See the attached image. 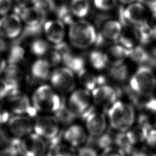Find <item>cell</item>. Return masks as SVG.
Instances as JSON below:
<instances>
[{
    "mask_svg": "<svg viewBox=\"0 0 156 156\" xmlns=\"http://www.w3.org/2000/svg\"><path fill=\"white\" fill-rule=\"evenodd\" d=\"M122 30V26L119 21L110 20L103 23L99 34L105 40L117 41Z\"/></svg>",
    "mask_w": 156,
    "mask_h": 156,
    "instance_id": "cell-18",
    "label": "cell"
},
{
    "mask_svg": "<svg viewBox=\"0 0 156 156\" xmlns=\"http://www.w3.org/2000/svg\"><path fill=\"white\" fill-rule=\"evenodd\" d=\"M77 156H99L96 150L92 146L85 145L77 151Z\"/></svg>",
    "mask_w": 156,
    "mask_h": 156,
    "instance_id": "cell-41",
    "label": "cell"
},
{
    "mask_svg": "<svg viewBox=\"0 0 156 156\" xmlns=\"http://www.w3.org/2000/svg\"><path fill=\"white\" fill-rule=\"evenodd\" d=\"M22 20L16 13L7 14L0 18V36L4 38L13 39L22 31Z\"/></svg>",
    "mask_w": 156,
    "mask_h": 156,
    "instance_id": "cell-14",
    "label": "cell"
},
{
    "mask_svg": "<svg viewBox=\"0 0 156 156\" xmlns=\"http://www.w3.org/2000/svg\"><path fill=\"white\" fill-rule=\"evenodd\" d=\"M50 68L51 66L45 59H38L31 67V74L37 80H46L50 76Z\"/></svg>",
    "mask_w": 156,
    "mask_h": 156,
    "instance_id": "cell-23",
    "label": "cell"
},
{
    "mask_svg": "<svg viewBox=\"0 0 156 156\" xmlns=\"http://www.w3.org/2000/svg\"><path fill=\"white\" fill-rule=\"evenodd\" d=\"M62 137L68 144L74 147L86 144L88 138L85 129L78 124L70 125L63 132Z\"/></svg>",
    "mask_w": 156,
    "mask_h": 156,
    "instance_id": "cell-16",
    "label": "cell"
},
{
    "mask_svg": "<svg viewBox=\"0 0 156 156\" xmlns=\"http://www.w3.org/2000/svg\"><path fill=\"white\" fill-rule=\"evenodd\" d=\"M6 99L9 110L14 115H27L32 118L38 113L28 96L19 89L13 91Z\"/></svg>",
    "mask_w": 156,
    "mask_h": 156,
    "instance_id": "cell-7",
    "label": "cell"
},
{
    "mask_svg": "<svg viewBox=\"0 0 156 156\" xmlns=\"http://www.w3.org/2000/svg\"><path fill=\"white\" fill-rule=\"evenodd\" d=\"M121 92L118 88L104 84L96 87L91 91V96L93 101L96 105L108 108L118 100L119 97L121 95Z\"/></svg>",
    "mask_w": 156,
    "mask_h": 156,
    "instance_id": "cell-13",
    "label": "cell"
},
{
    "mask_svg": "<svg viewBox=\"0 0 156 156\" xmlns=\"http://www.w3.org/2000/svg\"><path fill=\"white\" fill-rule=\"evenodd\" d=\"M43 30L48 40L56 44L63 41L65 29V24L58 20H48L43 24Z\"/></svg>",
    "mask_w": 156,
    "mask_h": 156,
    "instance_id": "cell-17",
    "label": "cell"
},
{
    "mask_svg": "<svg viewBox=\"0 0 156 156\" xmlns=\"http://www.w3.org/2000/svg\"><path fill=\"white\" fill-rule=\"evenodd\" d=\"M146 4L153 18L156 19V0H147Z\"/></svg>",
    "mask_w": 156,
    "mask_h": 156,
    "instance_id": "cell-46",
    "label": "cell"
},
{
    "mask_svg": "<svg viewBox=\"0 0 156 156\" xmlns=\"http://www.w3.org/2000/svg\"><path fill=\"white\" fill-rule=\"evenodd\" d=\"M65 99L56 93L48 85L38 87L33 93L32 104L37 112L54 113Z\"/></svg>",
    "mask_w": 156,
    "mask_h": 156,
    "instance_id": "cell-2",
    "label": "cell"
},
{
    "mask_svg": "<svg viewBox=\"0 0 156 156\" xmlns=\"http://www.w3.org/2000/svg\"><path fill=\"white\" fill-rule=\"evenodd\" d=\"M55 13L57 20L60 21L64 24L71 25L74 21L73 19V14L72 13L69 7L65 5H62L55 9Z\"/></svg>",
    "mask_w": 156,
    "mask_h": 156,
    "instance_id": "cell-32",
    "label": "cell"
},
{
    "mask_svg": "<svg viewBox=\"0 0 156 156\" xmlns=\"http://www.w3.org/2000/svg\"><path fill=\"white\" fill-rule=\"evenodd\" d=\"M107 110L108 123L115 130L126 132L135 122V112L132 104L118 100Z\"/></svg>",
    "mask_w": 156,
    "mask_h": 156,
    "instance_id": "cell-1",
    "label": "cell"
},
{
    "mask_svg": "<svg viewBox=\"0 0 156 156\" xmlns=\"http://www.w3.org/2000/svg\"><path fill=\"white\" fill-rule=\"evenodd\" d=\"M128 74V68L123 63L116 65H112L109 69V76L116 82L125 81L127 78Z\"/></svg>",
    "mask_w": 156,
    "mask_h": 156,
    "instance_id": "cell-30",
    "label": "cell"
},
{
    "mask_svg": "<svg viewBox=\"0 0 156 156\" xmlns=\"http://www.w3.org/2000/svg\"><path fill=\"white\" fill-rule=\"evenodd\" d=\"M146 11L140 2H133L126 8H121L119 10V19L122 26H135L136 27L146 21Z\"/></svg>",
    "mask_w": 156,
    "mask_h": 156,
    "instance_id": "cell-8",
    "label": "cell"
},
{
    "mask_svg": "<svg viewBox=\"0 0 156 156\" xmlns=\"http://www.w3.org/2000/svg\"><path fill=\"white\" fill-rule=\"evenodd\" d=\"M18 89V85L6 79H0V101L6 99L13 91Z\"/></svg>",
    "mask_w": 156,
    "mask_h": 156,
    "instance_id": "cell-34",
    "label": "cell"
},
{
    "mask_svg": "<svg viewBox=\"0 0 156 156\" xmlns=\"http://www.w3.org/2000/svg\"><path fill=\"white\" fill-rule=\"evenodd\" d=\"M151 56L152 59V65L156 67V49H154Z\"/></svg>",
    "mask_w": 156,
    "mask_h": 156,
    "instance_id": "cell-51",
    "label": "cell"
},
{
    "mask_svg": "<svg viewBox=\"0 0 156 156\" xmlns=\"http://www.w3.org/2000/svg\"><path fill=\"white\" fill-rule=\"evenodd\" d=\"M129 57L136 63L143 65H152L151 55L141 46H136L130 49Z\"/></svg>",
    "mask_w": 156,
    "mask_h": 156,
    "instance_id": "cell-24",
    "label": "cell"
},
{
    "mask_svg": "<svg viewBox=\"0 0 156 156\" xmlns=\"http://www.w3.org/2000/svg\"><path fill=\"white\" fill-rule=\"evenodd\" d=\"M33 126L31 118L23 115L11 116L7 122L8 129L12 135L21 139L32 133Z\"/></svg>",
    "mask_w": 156,
    "mask_h": 156,
    "instance_id": "cell-15",
    "label": "cell"
},
{
    "mask_svg": "<svg viewBox=\"0 0 156 156\" xmlns=\"http://www.w3.org/2000/svg\"><path fill=\"white\" fill-rule=\"evenodd\" d=\"M69 9L74 16L84 18L89 13L90 3L88 0H71Z\"/></svg>",
    "mask_w": 156,
    "mask_h": 156,
    "instance_id": "cell-27",
    "label": "cell"
},
{
    "mask_svg": "<svg viewBox=\"0 0 156 156\" xmlns=\"http://www.w3.org/2000/svg\"><path fill=\"white\" fill-rule=\"evenodd\" d=\"M138 41L139 38L136 29L133 28L131 25H127L124 26V29H122L117 41L124 48L131 49L136 46Z\"/></svg>",
    "mask_w": 156,
    "mask_h": 156,
    "instance_id": "cell-21",
    "label": "cell"
},
{
    "mask_svg": "<svg viewBox=\"0 0 156 156\" xmlns=\"http://www.w3.org/2000/svg\"><path fill=\"white\" fill-rule=\"evenodd\" d=\"M21 139L9 137L0 147V156H21Z\"/></svg>",
    "mask_w": 156,
    "mask_h": 156,
    "instance_id": "cell-22",
    "label": "cell"
},
{
    "mask_svg": "<svg viewBox=\"0 0 156 156\" xmlns=\"http://www.w3.org/2000/svg\"><path fill=\"white\" fill-rule=\"evenodd\" d=\"M54 116L58 120L60 123L65 125L71 124L76 116L69 108L65 100L63 102L59 108L54 113Z\"/></svg>",
    "mask_w": 156,
    "mask_h": 156,
    "instance_id": "cell-26",
    "label": "cell"
},
{
    "mask_svg": "<svg viewBox=\"0 0 156 156\" xmlns=\"http://www.w3.org/2000/svg\"><path fill=\"white\" fill-rule=\"evenodd\" d=\"M48 150L46 141L34 132L21 139V156H43Z\"/></svg>",
    "mask_w": 156,
    "mask_h": 156,
    "instance_id": "cell-12",
    "label": "cell"
},
{
    "mask_svg": "<svg viewBox=\"0 0 156 156\" xmlns=\"http://www.w3.org/2000/svg\"><path fill=\"white\" fill-rule=\"evenodd\" d=\"M82 118L85 121L86 130L90 136H99L107 130L106 115L102 112L96 110L94 107Z\"/></svg>",
    "mask_w": 156,
    "mask_h": 156,
    "instance_id": "cell-11",
    "label": "cell"
},
{
    "mask_svg": "<svg viewBox=\"0 0 156 156\" xmlns=\"http://www.w3.org/2000/svg\"><path fill=\"white\" fill-rule=\"evenodd\" d=\"M82 79V82L85 87V89L89 91H92L96 87L105 84V78L102 76H94L91 74H87V71L80 76Z\"/></svg>",
    "mask_w": 156,
    "mask_h": 156,
    "instance_id": "cell-28",
    "label": "cell"
},
{
    "mask_svg": "<svg viewBox=\"0 0 156 156\" xmlns=\"http://www.w3.org/2000/svg\"><path fill=\"white\" fill-rule=\"evenodd\" d=\"M144 141L149 147L156 149V128L152 127L150 129Z\"/></svg>",
    "mask_w": 156,
    "mask_h": 156,
    "instance_id": "cell-42",
    "label": "cell"
},
{
    "mask_svg": "<svg viewBox=\"0 0 156 156\" xmlns=\"http://www.w3.org/2000/svg\"><path fill=\"white\" fill-rule=\"evenodd\" d=\"M126 153L116 146H110L104 150L99 156H126Z\"/></svg>",
    "mask_w": 156,
    "mask_h": 156,
    "instance_id": "cell-40",
    "label": "cell"
},
{
    "mask_svg": "<svg viewBox=\"0 0 156 156\" xmlns=\"http://www.w3.org/2000/svg\"><path fill=\"white\" fill-rule=\"evenodd\" d=\"M91 66L97 70H101L108 64L105 54L99 51H92L89 55Z\"/></svg>",
    "mask_w": 156,
    "mask_h": 156,
    "instance_id": "cell-31",
    "label": "cell"
},
{
    "mask_svg": "<svg viewBox=\"0 0 156 156\" xmlns=\"http://www.w3.org/2000/svg\"><path fill=\"white\" fill-rule=\"evenodd\" d=\"M33 5L45 14L53 12L56 9L54 0H36Z\"/></svg>",
    "mask_w": 156,
    "mask_h": 156,
    "instance_id": "cell-37",
    "label": "cell"
},
{
    "mask_svg": "<svg viewBox=\"0 0 156 156\" xmlns=\"http://www.w3.org/2000/svg\"><path fill=\"white\" fill-rule=\"evenodd\" d=\"M7 66V63L5 58L2 56L0 52V74H2L5 69Z\"/></svg>",
    "mask_w": 156,
    "mask_h": 156,
    "instance_id": "cell-49",
    "label": "cell"
},
{
    "mask_svg": "<svg viewBox=\"0 0 156 156\" xmlns=\"http://www.w3.org/2000/svg\"><path fill=\"white\" fill-rule=\"evenodd\" d=\"M116 0H93L96 8L100 10L107 11L113 9L116 5Z\"/></svg>",
    "mask_w": 156,
    "mask_h": 156,
    "instance_id": "cell-38",
    "label": "cell"
},
{
    "mask_svg": "<svg viewBox=\"0 0 156 156\" xmlns=\"http://www.w3.org/2000/svg\"><path fill=\"white\" fill-rule=\"evenodd\" d=\"M154 30V40H156V26L153 27Z\"/></svg>",
    "mask_w": 156,
    "mask_h": 156,
    "instance_id": "cell-53",
    "label": "cell"
},
{
    "mask_svg": "<svg viewBox=\"0 0 156 156\" xmlns=\"http://www.w3.org/2000/svg\"><path fill=\"white\" fill-rule=\"evenodd\" d=\"M118 1L123 4H130L132 2H135L136 0H118Z\"/></svg>",
    "mask_w": 156,
    "mask_h": 156,
    "instance_id": "cell-52",
    "label": "cell"
},
{
    "mask_svg": "<svg viewBox=\"0 0 156 156\" xmlns=\"http://www.w3.org/2000/svg\"><path fill=\"white\" fill-rule=\"evenodd\" d=\"M139 41L142 44H148L154 40L153 27L150 26L147 21L136 26Z\"/></svg>",
    "mask_w": 156,
    "mask_h": 156,
    "instance_id": "cell-29",
    "label": "cell"
},
{
    "mask_svg": "<svg viewBox=\"0 0 156 156\" xmlns=\"http://www.w3.org/2000/svg\"><path fill=\"white\" fill-rule=\"evenodd\" d=\"M62 61L66 68L71 70L79 77L86 72L85 67V61L80 56L74 55L71 52L62 56Z\"/></svg>",
    "mask_w": 156,
    "mask_h": 156,
    "instance_id": "cell-20",
    "label": "cell"
},
{
    "mask_svg": "<svg viewBox=\"0 0 156 156\" xmlns=\"http://www.w3.org/2000/svg\"><path fill=\"white\" fill-rule=\"evenodd\" d=\"M114 144L122 150L126 155L130 154L135 145L126 131L119 132L118 133L115 135Z\"/></svg>",
    "mask_w": 156,
    "mask_h": 156,
    "instance_id": "cell-25",
    "label": "cell"
},
{
    "mask_svg": "<svg viewBox=\"0 0 156 156\" xmlns=\"http://www.w3.org/2000/svg\"><path fill=\"white\" fill-rule=\"evenodd\" d=\"M12 7V0H0V16L9 14Z\"/></svg>",
    "mask_w": 156,
    "mask_h": 156,
    "instance_id": "cell-45",
    "label": "cell"
},
{
    "mask_svg": "<svg viewBox=\"0 0 156 156\" xmlns=\"http://www.w3.org/2000/svg\"><path fill=\"white\" fill-rule=\"evenodd\" d=\"M51 82L53 87L60 93H71L76 85L74 73L66 67L57 68L51 74Z\"/></svg>",
    "mask_w": 156,
    "mask_h": 156,
    "instance_id": "cell-10",
    "label": "cell"
},
{
    "mask_svg": "<svg viewBox=\"0 0 156 156\" xmlns=\"http://www.w3.org/2000/svg\"><path fill=\"white\" fill-rule=\"evenodd\" d=\"M60 124L55 116L43 115L35 119L34 122L33 130L35 133L46 141H50L62 133Z\"/></svg>",
    "mask_w": 156,
    "mask_h": 156,
    "instance_id": "cell-6",
    "label": "cell"
},
{
    "mask_svg": "<svg viewBox=\"0 0 156 156\" xmlns=\"http://www.w3.org/2000/svg\"><path fill=\"white\" fill-rule=\"evenodd\" d=\"M17 9L16 14L26 24L27 32L29 34L39 33L45 22L46 14L34 5L19 6Z\"/></svg>",
    "mask_w": 156,
    "mask_h": 156,
    "instance_id": "cell-5",
    "label": "cell"
},
{
    "mask_svg": "<svg viewBox=\"0 0 156 156\" xmlns=\"http://www.w3.org/2000/svg\"><path fill=\"white\" fill-rule=\"evenodd\" d=\"M10 117L9 110L0 104V127L7 124Z\"/></svg>",
    "mask_w": 156,
    "mask_h": 156,
    "instance_id": "cell-44",
    "label": "cell"
},
{
    "mask_svg": "<svg viewBox=\"0 0 156 156\" xmlns=\"http://www.w3.org/2000/svg\"><path fill=\"white\" fill-rule=\"evenodd\" d=\"M5 78L7 80L18 85V82L21 79V72L20 67L13 63H11L5 69Z\"/></svg>",
    "mask_w": 156,
    "mask_h": 156,
    "instance_id": "cell-33",
    "label": "cell"
},
{
    "mask_svg": "<svg viewBox=\"0 0 156 156\" xmlns=\"http://www.w3.org/2000/svg\"><path fill=\"white\" fill-rule=\"evenodd\" d=\"M2 38V37L0 36V52L4 51L6 48V43H5V41L3 40Z\"/></svg>",
    "mask_w": 156,
    "mask_h": 156,
    "instance_id": "cell-50",
    "label": "cell"
},
{
    "mask_svg": "<svg viewBox=\"0 0 156 156\" xmlns=\"http://www.w3.org/2000/svg\"><path fill=\"white\" fill-rule=\"evenodd\" d=\"M51 152L52 156H77L75 147L68 144L60 143Z\"/></svg>",
    "mask_w": 156,
    "mask_h": 156,
    "instance_id": "cell-36",
    "label": "cell"
},
{
    "mask_svg": "<svg viewBox=\"0 0 156 156\" xmlns=\"http://www.w3.org/2000/svg\"><path fill=\"white\" fill-rule=\"evenodd\" d=\"M68 37L73 46L86 49L95 44L98 33L91 24L85 20H79L69 25Z\"/></svg>",
    "mask_w": 156,
    "mask_h": 156,
    "instance_id": "cell-3",
    "label": "cell"
},
{
    "mask_svg": "<svg viewBox=\"0 0 156 156\" xmlns=\"http://www.w3.org/2000/svg\"><path fill=\"white\" fill-rule=\"evenodd\" d=\"M49 48L48 43L43 39H36L30 45L31 52L38 57H41L47 54Z\"/></svg>",
    "mask_w": 156,
    "mask_h": 156,
    "instance_id": "cell-35",
    "label": "cell"
},
{
    "mask_svg": "<svg viewBox=\"0 0 156 156\" xmlns=\"http://www.w3.org/2000/svg\"><path fill=\"white\" fill-rule=\"evenodd\" d=\"M156 88V77L150 66H140L130 77L129 88L143 96H151Z\"/></svg>",
    "mask_w": 156,
    "mask_h": 156,
    "instance_id": "cell-4",
    "label": "cell"
},
{
    "mask_svg": "<svg viewBox=\"0 0 156 156\" xmlns=\"http://www.w3.org/2000/svg\"><path fill=\"white\" fill-rule=\"evenodd\" d=\"M130 156H156L152 151L146 147H134L130 154Z\"/></svg>",
    "mask_w": 156,
    "mask_h": 156,
    "instance_id": "cell-43",
    "label": "cell"
},
{
    "mask_svg": "<svg viewBox=\"0 0 156 156\" xmlns=\"http://www.w3.org/2000/svg\"><path fill=\"white\" fill-rule=\"evenodd\" d=\"M154 125H155V127L156 128V113H155V118H154Z\"/></svg>",
    "mask_w": 156,
    "mask_h": 156,
    "instance_id": "cell-55",
    "label": "cell"
},
{
    "mask_svg": "<svg viewBox=\"0 0 156 156\" xmlns=\"http://www.w3.org/2000/svg\"><path fill=\"white\" fill-rule=\"evenodd\" d=\"M15 1L19 4V6L26 7V6L30 5V4L34 5L36 0H15Z\"/></svg>",
    "mask_w": 156,
    "mask_h": 156,
    "instance_id": "cell-48",
    "label": "cell"
},
{
    "mask_svg": "<svg viewBox=\"0 0 156 156\" xmlns=\"http://www.w3.org/2000/svg\"><path fill=\"white\" fill-rule=\"evenodd\" d=\"M43 156H52V152L50 151H47V152Z\"/></svg>",
    "mask_w": 156,
    "mask_h": 156,
    "instance_id": "cell-54",
    "label": "cell"
},
{
    "mask_svg": "<svg viewBox=\"0 0 156 156\" xmlns=\"http://www.w3.org/2000/svg\"><path fill=\"white\" fill-rule=\"evenodd\" d=\"M129 52L130 49L121 44H116L110 47L105 54L108 63L111 65H116L122 63L124 60L129 57Z\"/></svg>",
    "mask_w": 156,
    "mask_h": 156,
    "instance_id": "cell-19",
    "label": "cell"
},
{
    "mask_svg": "<svg viewBox=\"0 0 156 156\" xmlns=\"http://www.w3.org/2000/svg\"><path fill=\"white\" fill-rule=\"evenodd\" d=\"M9 136L7 135V132L0 127V147L6 142Z\"/></svg>",
    "mask_w": 156,
    "mask_h": 156,
    "instance_id": "cell-47",
    "label": "cell"
},
{
    "mask_svg": "<svg viewBox=\"0 0 156 156\" xmlns=\"http://www.w3.org/2000/svg\"><path fill=\"white\" fill-rule=\"evenodd\" d=\"M91 94L86 89H79L72 92L68 102V105L77 116L83 117L93 107Z\"/></svg>",
    "mask_w": 156,
    "mask_h": 156,
    "instance_id": "cell-9",
    "label": "cell"
},
{
    "mask_svg": "<svg viewBox=\"0 0 156 156\" xmlns=\"http://www.w3.org/2000/svg\"><path fill=\"white\" fill-rule=\"evenodd\" d=\"M45 60L48 62L49 65L51 66H55L58 65L62 62V56L55 49L54 51H50L48 53L47 57Z\"/></svg>",
    "mask_w": 156,
    "mask_h": 156,
    "instance_id": "cell-39",
    "label": "cell"
}]
</instances>
